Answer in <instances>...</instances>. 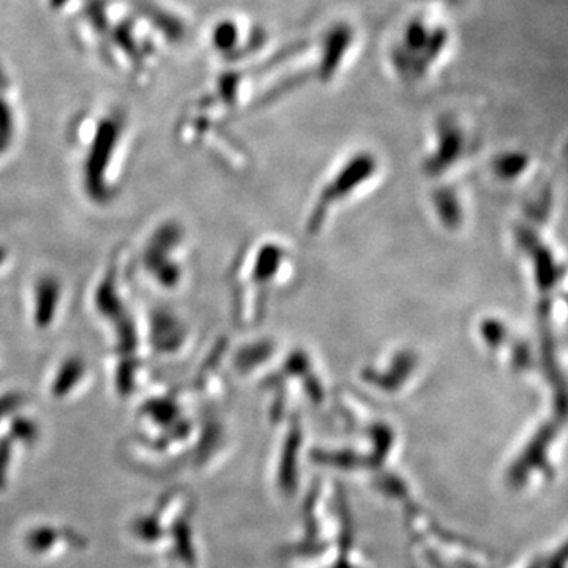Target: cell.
<instances>
[{
  "label": "cell",
  "instance_id": "obj_4",
  "mask_svg": "<svg viewBox=\"0 0 568 568\" xmlns=\"http://www.w3.org/2000/svg\"><path fill=\"white\" fill-rule=\"evenodd\" d=\"M58 281L44 278L38 283L35 292V321L40 327H48L54 319L58 303Z\"/></svg>",
  "mask_w": 568,
  "mask_h": 568
},
{
  "label": "cell",
  "instance_id": "obj_7",
  "mask_svg": "<svg viewBox=\"0 0 568 568\" xmlns=\"http://www.w3.org/2000/svg\"><path fill=\"white\" fill-rule=\"evenodd\" d=\"M4 260H5V252L0 248V264L4 262Z\"/></svg>",
  "mask_w": 568,
  "mask_h": 568
},
{
  "label": "cell",
  "instance_id": "obj_2",
  "mask_svg": "<svg viewBox=\"0 0 568 568\" xmlns=\"http://www.w3.org/2000/svg\"><path fill=\"white\" fill-rule=\"evenodd\" d=\"M355 42L357 34L353 24L346 21L331 24V27L325 30L323 42L319 44L317 80L323 82H331L335 80L351 56Z\"/></svg>",
  "mask_w": 568,
  "mask_h": 568
},
{
  "label": "cell",
  "instance_id": "obj_5",
  "mask_svg": "<svg viewBox=\"0 0 568 568\" xmlns=\"http://www.w3.org/2000/svg\"><path fill=\"white\" fill-rule=\"evenodd\" d=\"M82 374H84V363L80 359L66 360L56 376V381L52 385L54 395H66L81 381Z\"/></svg>",
  "mask_w": 568,
  "mask_h": 568
},
{
  "label": "cell",
  "instance_id": "obj_6",
  "mask_svg": "<svg viewBox=\"0 0 568 568\" xmlns=\"http://www.w3.org/2000/svg\"><path fill=\"white\" fill-rule=\"evenodd\" d=\"M18 404H19V396L7 395L0 398V417L18 408Z\"/></svg>",
  "mask_w": 568,
  "mask_h": 568
},
{
  "label": "cell",
  "instance_id": "obj_1",
  "mask_svg": "<svg viewBox=\"0 0 568 568\" xmlns=\"http://www.w3.org/2000/svg\"><path fill=\"white\" fill-rule=\"evenodd\" d=\"M446 43L444 30L432 29V24L420 16L412 18L401 30L398 42L390 48V66L396 78L403 82L424 80Z\"/></svg>",
  "mask_w": 568,
  "mask_h": 568
},
{
  "label": "cell",
  "instance_id": "obj_3",
  "mask_svg": "<svg viewBox=\"0 0 568 568\" xmlns=\"http://www.w3.org/2000/svg\"><path fill=\"white\" fill-rule=\"evenodd\" d=\"M212 50L228 60L244 58L245 51H254L264 42V34H256L252 40L244 35L242 26L234 18H223L216 21L209 35Z\"/></svg>",
  "mask_w": 568,
  "mask_h": 568
}]
</instances>
